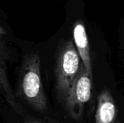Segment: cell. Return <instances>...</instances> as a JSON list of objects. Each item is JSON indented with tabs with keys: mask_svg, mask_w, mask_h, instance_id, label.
Returning a JSON list of instances; mask_svg holds the SVG:
<instances>
[{
	"mask_svg": "<svg viewBox=\"0 0 124 123\" xmlns=\"http://www.w3.org/2000/svg\"><path fill=\"white\" fill-rule=\"evenodd\" d=\"M73 38L74 46L81 58L82 64L85 69L90 74H92V62L90 43L85 24L82 20H77L74 23L73 28Z\"/></svg>",
	"mask_w": 124,
	"mask_h": 123,
	"instance_id": "obj_6",
	"label": "cell"
},
{
	"mask_svg": "<svg viewBox=\"0 0 124 123\" xmlns=\"http://www.w3.org/2000/svg\"><path fill=\"white\" fill-rule=\"evenodd\" d=\"M95 123H118L117 107L111 91L104 89L98 96Z\"/></svg>",
	"mask_w": 124,
	"mask_h": 123,
	"instance_id": "obj_5",
	"label": "cell"
},
{
	"mask_svg": "<svg viewBox=\"0 0 124 123\" xmlns=\"http://www.w3.org/2000/svg\"><path fill=\"white\" fill-rule=\"evenodd\" d=\"M20 97L36 111L47 110V98L41 81V60L37 53L26 56L21 66L18 84Z\"/></svg>",
	"mask_w": 124,
	"mask_h": 123,
	"instance_id": "obj_1",
	"label": "cell"
},
{
	"mask_svg": "<svg viewBox=\"0 0 124 123\" xmlns=\"http://www.w3.org/2000/svg\"><path fill=\"white\" fill-rule=\"evenodd\" d=\"M25 123H46V122L37 120V119L32 118V117H31V116H26L25 118Z\"/></svg>",
	"mask_w": 124,
	"mask_h": 123,
	"instance_id": "obj_7",
	"label": "cell"
},
{
	"mask_svg": "<svg viewBox=\"0 0 124 123\" xmlns=\"http://www.w3.org/2000/svg\"><path fill=\"white\" fill-rule=\"evenodd\" d=\"M6 30H4V29L3 28V26H1V25H0V36H4V35H6Z\"/></svg>",
	"mask_w": 124,
	"mask_h": 123,
	"instance_id": "obj_8",
	"label": "cell"
},
{
	"mask_svg": "<svg viewBox=\"0 0 124 123\" xmlns=\"http://www.w3.org/2000/svg\"><path fill=\"white\" fill-rule=\"evenodd\" d=\"M92 74L82 64L80 71L74 80L64 105L69 116L73 119H79L84 114L85 106L91 97Z\"/></svg>",
	"mask_w": 124,
	"mask_h": 123,
	"instance_id": "obj_3",
	"label": "cell"
},
{
	"mask_svg": "<svg viewBox=\"0 0 124 123\" xmlns=\"http://www.w3.org/2000/svg\"><path fill=\"white\" fill-rule=\"evenodd\" d=\"M8 51L3 39L0 37V97L18 114H23V108L17 101L9 84L7 71Z\"/></svg>",
	"mask_w": 124,
	"mask_h": 123,
	"instance_id": "obj_4",
	"label": "cell"
},
{
	"mask_svg": "<svg viewBox=\"0 0 124 123\" xmlns=\"http://www.w3.org/2000/svg\"><path fill=\"white\" fill-rule=\"evenodd\" d=\"M81 67V58L74 41H67L59 48L55 65L56 92L63 104Z\"/></svg>",
	"mask_w": 124,
	"mask_h": 123,
	"instance_id": "obj_2",
	"label": "cell"
}]
</instances>
